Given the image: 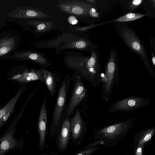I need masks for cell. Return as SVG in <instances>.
Wrapping results in <instances>:
<instances>
[{"label":"cell","mask_w":155,"mask_h":155,"mask_svg":"<svg viewBox=\"0 0 155 155\" xmlns=\"http://www.w3.org/2000/svg\"><path fill=\"white\" fill-rule=\"evenodd\" d=\"M14 143L11 134L5 136L0 141V153L12 147L14 145Z\"/></svg>","instance_id":"cell-18"},{"label":"cell","mask_w":155,"mask_h":155,"mask_svg":"<svg viewBox=\"0 0 155 155\" xmlns=\"http://www.w3.org/2000/svg\"><path fill=\"white\" fill-rule=\"evenodd\" d=\"M22 91H19L13 99L4 107L0 110V121H5L12 112L15 104Z\"/></svg>","instance_id":"cell-16"},{"label":"cell","mask_w":155,"mask_h":155,"mask_svg":"<svg viewBox=\"0 0 155 155\" xmlns=\"http://www.w3.org/2000/svg\"><path fill=\"white\" fill-rule=\"evenodd\" d=\"M116 125H112L108 127L107 130V131L109 133H112L116 130Z\"/></svg>","instance_id":"cell-24"},{"label":"cell","mask_w":155,"mask_h":155,"mask_svg":"<svg viewBox=\"0 0 155 155\" xmlns=\"http://www.w3.org/2000/svg\"><path fill=\"white\" fill-rule=\"evenodd\" d=\"M146 15L139 13H130L113 20L114 22H129L141 18Z\"/></svg>","instance_id":"cell-20"},{"label":"cell","mask_w":155,"mask_h":155,"mask_svg":"<svg viewBox=\"0 0 155 155\" xmlns=\"http://www.w3.org/2000/svg\"><path fill=\"white\" fill-rule=\"evenodd\" d=\"M143 1L141 0H134L132 1L131 3H130V7L131 8H135L137 7Z\"/></svg>","instance_id":"cell-21"},{"label":"cell","mask_w":155,"mask_h":155,"mask_svg":"<svg viewBox=\"0 0 155 155\" xmlns=\"http://www.w3.org/2000/svg\"><path fill=\"white\" fill-rule=\"evenodd\" d=\"M89 45V42L83 39H79L64 45L62 48L84 49L87 48Z\"/></svg>","instance_id":"cell-19"},{"label":"cell","mask_w":155,"mask_h":155,"mask_svg":"<svg viewBox=\"0 0 155 155\" xmlns=\"http://www.w3.org/2000/svg\"><path fill=\"white\" fill-rule=\"evenodd\" d=\"M21 77V81L24 82L36 80L44 81L43 72L41 70L26 71L22 74H19Z\"/></svg>","instance_id":"cell-15"},{"label":"cell","mask_w":155,"mask_h":155,"mask_svg":"<svg viewBox=\"0 0 155 155\" xmlns=\"http://www.w3.org/2000/svg\"><path fill=\"white\" fill-rule=\"evenodd\" d=\"M151 51V55H152V62L154 66L155 65V57L154 54H153V52Z\"/></svg>","instance_id":"cell-25"},{"label":"cell","mask_w":155,"mask_h":155,"mask_svg":"<svg viewBox=\"0 0 155 155\" xmlns=\"http://www.w3.org/2000/svg\"><path fill=\"white\" fill-rule=\"evenodd\" d=\"M19 42V37L14 34H0V58L11 55L17 49Z\"/></svg>","instance_id":"cell-8"},{"label":"cell","mask_w":155,"mask_h":155,"mask_svg":"<svg viewBox=\"0 0 155 155\" xmlns=\"http://www.w3.org/2000/svg\"><path fill=\"white\" fill-rule=\"evenodd\" d=\"M96 10L94 8L91 7L89 11V15L92 17H97L98 15Z\"/></svg>","instance_id":"cell-23"},{"label":"cell","mask_w":155,"mask_h":155,"mask_svg":"<svg viewBox=\"0 0 155 155\" xmlns=\"http://www.w3.org/2000/svg\"><path fill=\"white\" fill-rule=\"evenodd\" d=\"M73 87L71 97L64 112L65 117H70L73 114L76 107L84 98L86 94L85 87L81 78L78 75L73 77Z\"/></svg>","instance_id":"cell-5"},{"label":"cell","mask_w":155,"mask_h":155,"mask_svg":"<svg viewBox=\"0 0 155 155\" xmlns=\"http://www.w3.org/2000/svg\"><path fill=\"white\" fill-rule=\"evenodd\" d=\"M70 84V76L67 75L62 81L59 90L53 112L51 126L57 127L62 119Z\"/></svg>","instance_id":"cell-4"},{"label":"cell","mask_w":155,"mask_h":155,"mask_svg":"<svg viewBox=\"0 0 155 155\" xmlns=\"http://www.w3.org/2000/svg\"><path fill=\"white\" fill-rule=\"evenodd\" d=\"M151 135L150 134H147L144 138L145 141H147L149 140L151 138Z\"/></svg>","instance_id":"cell-26"},{"label":"cell","mask_w":155,"mask_h":155,"mask_svg":"<svg viewBox=\"0 0 155 155\" xmlns=\"http://www.w3.org/2000/svg\"><path fill=\"white\" fill-rule=\"evenodd\" d=\"M8 15L12 18L22 19H43L51 17L38 9L26 6L17 8L8 13Z\"/></svg>","instance_id":"cell-9"},{"label":"cell","mask_w":155,"mask_h":155,"mask_svg":"<svg viewBox=\"0 0 155 155\" xmlns=\"http://www.w3.org/2000/svg\"><path fill=\"white\" fill-rule=\"evenodd\" d=\"M117 63V51L114 46L110 51L105 73L102 78L103 91L106 94L111 93L114 85L118 79Z\"/></svg>","instance_id":"cell-3"},{"label":"cell","mask_w":155,"mask_h":155,"mask_svg":"<svg viewBox=\"0 0 155 155\" xmlns=\"http://www.w3.org/2000/svg\"><path fill=\"white\" fill-rule=\"evenodd\" d=\"M70 127L73 140H77L82 132L83 122L80 111L77 110L71 120L70 121Z\"/></svg>","instance_id":"cell-12"},{"label":"cell","mask_w":155,"mask_h":155,"mask_svg":"<svg viewBox=\"0 0 155 155\" xmlns=\"http://www.w3.org/2000/svg\"><path fill=\"white\" fill-rule=\"evenodd\" d=\"M29 24L35 26V31L39 33L46 32L51 28L54 24L52 21H43L40 20H32L27 21Z\"/></svg>","instance_id":"cell-17"},{"label":"cell","mask_w":155,"mask_h":155,"mask_svg":"<svg viewBox=\"0 0 155 155\" xmlns=\"http://www.w3.org/2000/svg\"><path fill=\"white\" fill-rule=\"evenodd\" d=\"M118 24V32L124 41L133 51L140 56L150 74L155 78L154 73L151 68L146 50L138 36L132 29L126 24L119 23Z\"/></svg>","instance_id":"cell-1"},{"label":"cell","mask_w":155,"mask_h":155,"mask_svg":"<svg viewBox=\"0 0 155 155\" xmlns=\"http://www.w3.org/2000/svg\"><path fill=\"white\" fill-rule=\"evenodd\" d=\"M44 81L49 91L51 96L53 97L56 91V85L54 76L51 72L42 67Z\"/></svg>","instance_id":"cell-14"},{"label":"cell","mask_w":155,"mask_h":155,"mask_svg":"<svg viewBox=\"0 0 155 155\" xmlns=\"http://www.w3.org/2000/svg\"><path fill=\"white\" fill-rule=\"evenodd\" d=\"M18 60H28L34 62L44 67L51 65L48 60L40 53L32 51L15 52L12 54L5 58Z\"/></svg>","instance_id":"cell-10"},{"label":"cell","mask_w":155,"mask_h":155,"mask_svg":"<svg viewBox=\"0 0 155 155\" xmlns=\"http://www.w3.org/2000/svg\"><path fill=\"white\" fill-rule=\"evenodd\" d=\"M58 7L61 11L79 17L88 16L91 5L85 1H60Z\"/></svg>","instance_id":"cell-6"},{"label":"cell","mask_w":155,"mask_h":155,"mask_svg":"<svg viewBox=\"0 0 155 155\" xmlns=\"http://www.w3.org/2000/svg\"><path fill=\"white\" fill-rule=\"evenodd\" d=\"M70 128L69 117H65L62 123L59 140V147L61 149H64L67 145L69 136Z\"/></svg>","instance_id":"cell-13"},{"label":"cell","mask_w":155,"mask_h":155,"mask_svg":"<svg viewBox=\"0 0 155 155\" xmlns=\"http://www.w3.org/2000/svg\"><path fill=\"white\" fill-rule=\"evenodd\" d=\"M69 23L71 25H75L78 22V20L76 17L74 16H69L68 18Z\"/></svg>","instance_id":"cell-22"},{"label":"cell","mask_w":155,"mask_h":155,"mask_svg":"<svg viewBox=\"0 0 155 155\" xmlns=\"http://www.w3.org/2000/svg\"><path fill=\"white\" fill-rule=\"evenodd\" d=\"M47 123V111L46 105V95L44 93V100L40 110L38 121V128L39 134V145L43 146L44 143Z\"/></svg>","instance_id":"cell-11"},{"label":"cell","mask_w":155,"mask_h":155,"mask_svg":"<svg viewBox=\"0 0 155 155\" xmlns=\"http://www.w3.org/2000/svg\"><path fill=\"white\" fill-rule=\"evenodd\" d=\"M98 55L95 51H92L90 58H85L79 63L69 65L81 78L96 85L100 81L101 70L98 62Z\"/></svg>","instance_id":"cell-2"},{"label":"cell","mask_w":155,"mask_h":155,"mask_svg":"<svg viewBox=\"0 0 155 155\" xmlns=\"http://www.w3.org/2000/svg\"><path fill=\"white\" fill-rule=\"evenodd\" d=\"M141 149L140 148H139L137 149V151L138 152H140L141 151Z\"/></svg>","instance_id":"cell-27"},{"label":"cell","mask_w":155,"mask_h":155,"mask_svg":"<svg viewBox=\"0 0 155 155\" xmlns=\"http://www.w3.org/2000/svg\"><path fill=\"white\" fill-rule=\"evenodd\" d=\"M150 99L139 97H130L115 102L111 107L110 112L118 111H128L144 107L150 102Z\"/></svg>","instance_id":"cell-7"}]
</instances>
